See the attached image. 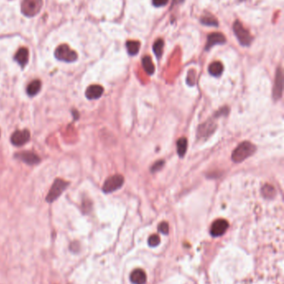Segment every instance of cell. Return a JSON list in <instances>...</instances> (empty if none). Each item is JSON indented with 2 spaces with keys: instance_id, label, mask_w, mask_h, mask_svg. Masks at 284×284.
Instances as JSON below:
<instances>
[{
  "instance_id": "1",
  "label": "cell",
  "mask_w": 284,
  "mask_h": 284,
  "mask_svg": "<svg viewBox=\"0 0 284 284\" xmlns=\"http://www.w3.org/2000/svg\"><path fill=\"white\" fill-rule=\"evenodd\" d=\"M256 150L257 148L253 144L248 141H243L232 152V161L236 163H240L253 156V154L255 153Z\"/></svg>"
},
{
  "instance_id": "2",
  "label": "cell",
  "mask_w": 284,
  "mask_h": 284,
  "mask_svg": "<svg viewBox=\"0 0 284 284\" xmlns=\"http://www.w3.org/2000/svg\"><path fill=\"white\" fill-rule=\"evenodd\" d=\"M69 185H70V182L65 181L62 179H55L54 184L51 186V189H49V193L47 195V202L53 203L57 200Z\"/></svg>"
},
{
  "instance_id": "3",
  "label": "cell",
  "mask_w": 284,
  "mask_h": 284,
  "mask_svg": "<svg viewBox=\"0 0 284 284\" xmlns=\"http://www.w3.org/2000/svg\"><path fill=\"white\" fill-rule=\"evenodd\" d=\"M43 0H23L21 11L27 17H34L41 10Z\"/></svg>"
},
{
  "instance_id": "4",
  "label": "cell",
  "mask_w": 284,
  "mask_h": 284,
  "mask_svg": "<svg viewBox=\"0 0 284 284\" xmlns=\"http://www.w3.org/2000/svg\"><path fill=\"white\" fill-rule=\"evenodd\" d=\"M55 56L60 61L66 62H72L77 59V53L70 49V47L67 44H62L58 47L55 50Z\"/></svg>"
},
{
  "instance_id": "5",
  "label": "cell",
  "mask_w": 284,
  "mask_h": 284,
  "mask_svg": "<svg viewBox=\"0 0 284 284\" xmlns=\"http://www.w3.org/2000/svg\"><path fill=\"white\" fill-rule=\"evenodd\" d=\"M233 31L237 39L243 46H249L253 41V37L250 33L243 27L240 21L236 20L233 24Z\"/></svg>"
},
{
  "instance_id": "6",
  "label": "cell",
  "mask_w": 284,
  "mask_h": 284,
  "mask_svg": "<svg viewBox=\"0 0 284 284\" xmlns=\"http://www.w3.org/2000/svg\"><path fill=\"white\" fill-rule=\"evenodd\" d=\"M124 177L122 176L121 174H115L113 176L109 177L103 184V192L107 193V194L114 192L122 187V185L124 184Z\"/></svg>"
},
{
  "instance_id": "7",
  "label": "cell",
  "mask_w": 284,
  "mask_h": 284,
  "mask_svg": "<svg viewBox=\"0 0 284 284\" xmlns=\"http://www.w3.org/2000/svg\"><path fill=\"white\" fill-rule=\"evenodd\" d=\"M14 156L17 159L20 160L21 162H24L29 166L39 164L40 162V158L38 155L31 151H22V152L16 153Z\"/></svg>"
},
{
  "instance_id": "8",
  "label": "cell",
  "mask_w": 284,
  "mask_h": 284,
  "mask_svg": "<svg viewBox=\"0 0 284 284\" xmlns=\"http://www.w3.org/2000/svg\"><path fill=\"white\" fill-rule=\"evenodd\" d=\"M30 140V132L28 130L16 131L11 136V142L16 146L25 145Z\"/></svg>"
},
{
  "instance_id": "9",
  "label": "cell",
  "mask_w": 284,
  "mask_h": 284,
  "mask_svg": "<svg viewBox=\"0 0 284 284\" xmlns=\"http://www.w3.org/2000/svg\"><path fill=\"white\" fill-rule=\"evenodd\" d=\"M227 228H228V223L227 220L220 219L213 223L210 232L213 236L218 237V236L222 235L227 231Z\"/></svg>"
},
{
  "instance_id": "10",
  "label": "cell",
  "mask_w": 284,
  "mask_h": 284,
  "mask_svg": "<svg viewBox=\"0 0 284 284\" xmlns=\"http://www.w3.org/2000/svg\"><path fill=\"white\" fill-rule=\"evenodd\" d=\"M226 43V38L221 33H213L208 36V42L206 44V50L211 49L216 44H223Z\"/></svg>"
},
{
  "instance_id": "11",
  "label": "cell",
  "mask_w": 284,
  "mask_h": 284,
  "mask_svg": "<svg viewBox=\"0 0 284 284\" xmlns=\"http://www.w3.org/2000/svg\"><path fill=\"white\" fill-rule=\"evenodd\" d=\"M283 94V72L281 68L277 70L276 80L274 88V97L275 99L282 98Z\"/></svg>"
},
{
  "instance_id": "12",
  "label": "cell",
  "mask_w": 284,
  "mask_h": 284,
  "mask_svg": "<svg viewBox=\"0 0 284 284\" xmlns=\"http://www.w3.org/2000/svg\"><path fill=\"white\" fill-rule=\"evenodd\" d=\"M103 88L99 85H91L87 88L85 92L86 97L89 100L98 99L103 95Z\"/></svg>"
},
{
  "instance_id": "13",
  "label": "cell",
  "mask_w": 284,
  "mask_h": 284,
  "mask_svg": "<svg viewBox=\"0 0 284 284\" xmlns=\"http://www.w3.org/2000/svg\"><path fill=\"white\" fill-rule=\"evenodd\" d=\"M29 55L28 49L26 48H21L16 53L14 60L18 62V64L20 65L21 67H24L29 61Z\"/></svg>"
},
{
  "instance_id": "14",
  "label": "cell",
  "mask_w": 284,
  "mask_h": 284,
  "mask_svg": "<svg viewBox=\"0 0 284 284\" xmlns=\"http://www.w3.org/2000/svg\"><path fill=\"white\" fill-rule=\"evenodd\" d=\"M130 280L134 284H144L147 280V277L143 270L136 269L130 275Z\"/></svg>"
},
{
  "instance_id": "15",
  "label": "cell",
  "mask_w": 284,
  "mask_h": 284,
  "mask_svg": "<svg viewBox=\"0 0 284 284\" xmlns=\"http://www.w3.org/2000/svg\"><path fill=\"white\" fill-rule=\"evenodd\" d=\"M41 82L39 80H34L33 82H30L27 87V93L30 97H34L39 93V91L41 89Z\"/></svg>"
},
{
  "instance_id": "16",
  "label": "cell",
  "mask_w": 284,
  "mask_h": 284,
  "mask_svg": "<svg viewBox=\"0 0 284 284\" xmlns=\"http://www.w3.org/2000/svg\"><path fill=\"white\" fill-rule=\"evenodd\" d=\"M142 64L145 72L148 75L153 74L155 71V67L152 63V59L149 56H145L142 60Z\"/></svg>"
},
{
  "instance_id": "17",
  "label": "cell",
  "mask_w": 284,
  "mask_h": 284,
  "mask_svg": "<svg viewBox=\"0 0 284 284\" xmlns=\"http://www.w3.org/2000/svg\"><path fill=\"white\" fill-rule=\"evenodd\" d=\"M222 71H223V66L220 61H214L210 65L209 67V72L210 74L217 77L219 75L222 74Z\"/></svg>"
},
{
  "instance_id": "18",
  "label": "cell",
  "mask_w": 284,
  "mask_h": 284,
  "mask_svg": "<svg viewBox=\"0 0 284 284\" xmlns=\"http://www.w3.org/2000/svg\"><path fill=\"white\" fill-rule=\"evenodd\" d=\"M200 21H201V23L203 24L206 26L217 27V25H218V22H217L216 18H215L214 16H213L212 14H210V13H206L204 16H202Z\"/></svg>"
},
{
  "instance_id": "19",
  "label": "cell",
  "mask_w": 284,
  "mask_h": 284,
  "mask_svg": "<svg viewBox=\"0 0 284 284\" xmlns=\"http://www.w3.org/2000/svg\"><path fill=\"white\" fill-rule=\"evenodd\" d=\"M187 147H188V141L186 138L182 137L177 141V151L180 157H184L186 153Z\"/></svg>"
},
{
  "instance_id": "20",
  "label": "cell",
  "mask_w": 284,
  "mask_h": 284,
  "mask_svg": "<svg viewBox=\"0 0 284 284\" xmlns=\"http://www.w3.org/2000/svg\"><path fill=\"white\" fill-rule=\"evenodd\" d=\"M127 50L130 55H136L140 49V43L138 41H128L126 44Z\"/></svg>"
},
{
  "instance_id": "21",
  "label": "cell",
  "mask_w": 284,
  "mask_h": 284,
  "mask_svg": "<svg viewBox=\"0 0 284 284\" xmlns=\"http://www.w3.org/2000/svg\"><path fill=\"white\" fill-rule=\"evenodd\" d=\"M163 46H164V43L161 39H158L153 44L152 49H153L155 55L158 58H160L162 54H163Z\"/></svg>"
},
{
  "instance_id": "22",
  "label": "cell",
  "mask_w": 284,
  "mask_h": 284,
  "mask_svg": "<svg viewBox=\"0 0 284 284\" xmlns=\"http://www.w3.org/2000/svg\"><path fill=\"white\" fill-rule=\"evenodd\" d=\"M159 243H160V238L157 234H152L148 238V244L152 247H156Z\"/></svg>"
},
{
  "instance_id": "23",
  "label": "cell",
  "mask_w": 284,
  "mask_h": 284,
  "mask_svg": "<svg viewBox=\"0 0 284 284\" xmlns=\"http://www.w3.org/2000/svg\"><path fill=\"white\" fill-rule=\"evenodd\" d=\"M263 192L264 193L265 196L271 198V195H274L275 191H274V189L273 187L270 186V185H266L263 189Z\"/></svg>"
},
{
  "instance_id": "24",
  "label": "cell",
  "mask_w": 284,
  "mask_h": 284,
  "mask_svg": "<svg viewBox=\"0 0 284 284\" xmlns=\"http://www.w3.org/2000/svg\"><path fill=\"white\" fill-rule=\"evenodd\" d=\"M158 230L162 233H164V234H168V231H169V227H168V224L166 223V222H163L161 223L158 226Z\"/></svg>"
},
{
  "instance_id": "25",
  "label": "cell",
  "mask_w": 284,
  "mask_h": 284,
  "mask_svg": "<svg viewBox=\"0 0 284 284\" xmlns=\"http://www.w3.org/2000/svg\"><path fill=\"white\" fill-rule=\"evenodd\" d=\"M168 3V0H152V4L155 7H162L165 6Z\"/></svg>"
},
{
  "instance_id": "26",
  "label": "cell",
  "mask_w": 284,
  "mask_h": 284,
  "mask_svg": "<svg viewBox=\"0 0 284 284\" xmlns=\"http://www.w3.org/2000/svg\"><path fill=\"white\" fill-rule=\"evenodd\" d=\"M163 164H164V162H163V161L156 162V163L152 166V168H151V170H152V172L158 171V170H159L163 167Z\"/></svg>"
},
{
  "instance_id": "27",
  "label": "cell",
  "mask_w": 284,
  "mask_h": 284,
  "mask_svg": "<svg viewBox=\"0 0 284 284\" xmlns=\"http://www.w3.org/2000/svg\"><path fill=\"white\" fill-rule=\"evenodd\" d=\"M70 248H71V250L73 251V252H77L79 249V245H78V243H72L70 246Z\"/></svg>"
},
{
  "instance_id": "28",
  "label": "cell",
  "mask_w": 284,
  "mask_h": 284,
  "mask_svg": "<svg viewBox=\"0 0 284 284\" xmlns=\"http://www.w3.org/2000/svg\"><path fill=\"white\" fill-rule=\"evenodd\" d=\"M0 134H1V132H0Z\"/></svg>"
}]
</instances>
